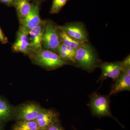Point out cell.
Segmentation results:
<instances>
[{
  "label": "cell",
  "mask_w": 130,
  "mask_h": 130,
  "mask_svg": "<svg viewBox=\"0 0 130 130\" xmlns=\"http://www.w3.org/2000/svg\"><path fill=\"white\" fill-rule=\"evenodd\" d=\"M34 59L36 64L49 69H56L68 63L53 51L47 49L37 52Z\"/></svg>",
  "instance_id": "obj_1"
},
{
  "label": "cell",
  "mask_w": 130,
  "mask_h": 130,
  "mask_svg": "<svg viewBox=\"0 0 130 130\" xmlns=\"http://www.w3.org/2000/svg\"><path fill=\"white\" fill-rule=\"evenodd\" d=\"M89 106L94 115L99 117L108 116L116 120L110 111L109 96L98 94L95 92L91 96Z\"/></svg>",
  "instance_id": "obj_2"
},
{
  "label": "cell",
  "mask_w": 130,
  "mask_h": 130,
  "mask_svg": "<svg viewBox=\"0 0 130 130\" xmlns=\"http://www.w3.org/2000/svg\"><path fill=\"white\" fill-rule=\"evenodd\" d=\"M95 59L91 47L85 43L75 50V62L85 70H91L93 69L95 64Z\"/></svg>",
  "instance_id": "obj_3"
},
{
  "label": "cell",
  "mask_w": 130,
  "mask_h": 130,
  "mask_svg": "<svg viewBox=\"0 0 130 130\" xmlns=\"http://www.w3.org/2000/svg\"><path fill=\"white\" fill-rule=\"evenodd\" d=\"M59 32L56 26L51 22L47 23L44 26L42 38V44L47 50H57L60 44Z\"/></svg>",
  "instance_id": "obj_4"
},
{
  "label": "cell",
  "mask_w": 130,
  "mask_h": 130,
  "mask_svg": "<svg viewBox=\"0 0 130 130\" xmlns=\"http://www.w3.org/2000/svg\"><path fill=\"white\" fill-rule=\"evenodd\" d=\"M42 108L39 105L34 103L24 104L15 110L16 117L21 121L35 120Z\"/></svg>",
  "instance_id": "obj_5"
},
{
  "label": "cell",
  "mask_w": 130,
  "mask_h": 130,
  "mask_svg": "<svg viewBox=\"0 0 130 130\" xmlns=\"http://www.w3.org/2000/svg\"><path fill=\"white\" fill-rule=\"evenodd\" d=\"M41 22L38 25L28 31L30 51L38 52L42 50V38L45 25Z\"/></svg>",
  "instance_id": "obj_6"
},
{
  "label": "cell",
  "mask_w": 130,
  "mask_h": 130,
  "mask_svg": "<svg viewBox=\"0 0 130 130\" xmlns=\"http://www.w3.org/2000/svg\"><path fill=\"white\" fill-rule=\"evenodd\" d=\"M41 130H47L49 127L58 121V114L53 110L42 108L35 119Z\"/></svg>",
  "instance_id": "obj_7"
},
{
  "label": "cell",
  "mask_w": 130,
  "mask_h": 130,
  "mask_svg": "<svg viewBox=\"0 0 130 130\" xmlns=\"http://www.w3.org/2000/svg\"><path fill=\"white\" fill-rule=\"evenodd\" d=\"M39 6L38 4L32 3L29 12L23 21L21 22V27L29 31L41 23Z\"/></svg>",
  "instance_id": "obj_8"
},
{
  "label": "cell",
  "mask_w": 130,
  "mask_h": 130,
  "mask_svg": "<svg viewBox=\"0 0 130 130\" xmlns=\"http://www.w3.org/2000/svg\"><path fill=\"white\" fill-rule=\"evenodd\" d=\"M68 36L78 41L85 42L87 41V35L83 26L79 24H72L58 27Z\"/></svg>",
  "instance_id": "obj_9"
},
{
  "label": "cell",
  "mask_w": 130,
  "mask_h": 130,
  "mask_svg": "<svg viewBox=\"0 0 130 130\" xmlns=\"http://www.w3.org/2000/svg\"><path fill=\"white\" fill-rule=\"evenodd\" d=\"M12 49L16 52L26 54L30 51L28 32L21 26L18 32L16 41L13 45Z\"/></svg>",
  "instance_id": "obj_10"
},
{
  "label": "cell",
  "mask_w": 130,
  "mask_h": 130,
  "mask_svg": "<svg viewBox=\"0 0 130 130\" xmlns=\"http://www.w3.org/2000/svg\"><path fill=\"white\" fill-rule=\"evenodd\" d=\"M100 67L102 70V79L109 77L114 81L121 75L124 69L119 63H102L100 65Z\"/></svg>",
  "instance_id": "obj_11"
},
{
  "label": "cell",
  "mask_w": 130,
  "mask_h": 130,
  "mask_svg": "<svg viewBox=\"0 0 130 130\" xmlns=\"http://www.w3.org/2000/svg\"><path fill=\"white\" fill-rule=\"evenodd\" d=\"M115 81L112 86L109 96L123 91H130V74L123 72Z\"/></svg>",
  "instance_id": "obj_12"
},
{
  "label": "cell",
  "mask_w": 130,
  "mask_h": 130,
  "mask_svg": "<svg viewBox=\"0 0 130 130\" xmlns=\"http://www.w3.org/2000/svg\"><path fill=\"white\" fill-rule=\"evenodd\" d=\"M14 6L21 22L29 12L31 4L30 3L29 0H15Z\"/></svg>",
  "instance_id": "obj_13"
},
{
  "label": "cell",
  "mask_w": 130,
  "mask_h": 130,
  "mask_svg": "<svg viewBox=\"0 0 130 130\" xmlns=\"http://www.w3.org/2000/svg\"><path fill=\"white\" fill-rule=\"evenodd\" d=\"M75 50L76 49L67 46L63 43H61L58 47V55L64 60H70L76 63L75 60Z\"/></svg>",
  "instance_id": "obj_14"
},
{
  "label": "cell",
  "mask_w": 130,
  "mask_h": 130,
  "mask_svg": "<svg viewBox=\"0 0 130 130\" xmlns=\"http://www.w3.org/2000/svg\"><path fill=\"white\" fill-rule=\"evenodd\" d=\"M12 111L9 103L0 96V123L9 119L11 116Z\"/></svg>",
  "instance_id": "obj_15"
},
{
  "label": "cell",
  "mask_w": 130,
  "mask_h": 130,
  "mask_svg": "<svg viewBox=\"0 0 130 130\" xmlns=\"http://www.w3.org/2000/svg\"><path fill=\"white\" fill-rule=\"evenodd\" d=\"M59 32V36L61 43L67 46L76 49L85 42L77 41L70 37L63 30H60Z\"/></svg>",
  "instance_id": "obj_16"
},
{
  "label": "cell",
  "mask_w": 130,
  "mask_h": 130,
  "mask_svg": "<svg viewBox=\"0 0 130 130\" xmlns=\"http://www.w3.org/2000/svg\"><path fill=\"white\" fill-rule=\"evenodd\" d=\"M14 130H41L36 121L35 120L30 121H21L18 123Z\"/></svg>",
  "instance_id": "obj_17"
},
{
  "label": "cell",
  "mask_w": 130,
  "mask_h": 130,
  "mask_svg": "<svg viewBox=\"0 0 130 130\" xmlns=\"http://www.w3.org/2000/svg\"><path fill=\"white\" fill-rule=\"evenodd\" d=\"M68 1V0H53L50 13L53 14L58 13L66 5Z\"/></svg>",
  "instance_id": "obj_18"
},
{
  "label": "cell",
  "mask_w": 130,
  "mask_h": 130,
  "mask_svg": "<svg viewBox=\"0 0 130 130\" xmlns=\"http://www.w3.org/2000/svg\"><path fill=\"white\" fill-rule=\"evenodd\" d=\"M120 66L123 68L130 67V56H128L127 58H126L122 62L119 63Z\"/></svg>",
  "instance_id": "obj_19"
},
{
  "label": "cell",
  "mask_w": 130,
  "mask_h": 130,
  "mask_svg": "<svg viewBox=\"0 0 130 130\" xmlns=\"http://www.w3.org/2000/svg\"><path fill=\"white\" fill-rule=\"evenodd\" d=\"M58 122V121L52 125L50 127H49L47 130H65Z\"/></svg>",
  "instance_id": "obj_20"
},
{
  "label": "cell",
  "mask_w": 130,
  "mask_h": 130,
  "mask_svg": "<svg viewBox=\"0 0 130 130\" xmlns=\"http://www.w3.org/2000/svg\"><path fill=\"white\" fill-rule=\"evenodd\" d=\"M0 42L3 44H5L8 42L7 38L5 36L1 28H0Z\"/></svg>",
  "instance_id": "obj_21"
},
{
  "label": "cell",
  "mask_w": 130,
  "mask_h": 130,
  "mask_svg": "<svg viewBox=\"0 0 130 130\" xmlns=\"http://www.w3.org/2000/svg\"><path fill=\"white\" fill-rule=\"evenodd\" d=\"M1 2L8 5V6H14L15 0H0Z\"/></svg>",
  "instance_id": "obj_22"
},
{
  "label": "cell",
  "mask_w": 130,
  "mask_h": 130,
  "mask_svg": "<svg viewBox=\"0 0 130 130\" xmlns=\"http://www.w3.org/2000/svg\"><path fill=\"white\" fill-rule=\"evenodd\" d=\"M34 1H43V0H34Z\"/></svg>",
  "instance_id": "obj_23"
},
{
  "label": "cell",
  "mask_w": 130,
  "mask_h": 130,
  "mask_svg": "<svg viewBox=\"0 0 130 130\" xmlns=\"http://www.w3.org/2000/svg\"><path fill=\"white\" fill-rule=\"evenodd\" d=\"M95 130H102L100 129H96Z\"/></svg>",
  "instance_id": "obj_24"
}]
</instances>
